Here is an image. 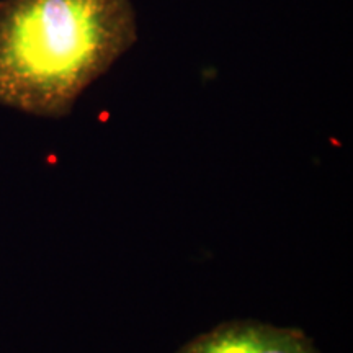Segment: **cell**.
<instances>
[{"instance_id":"obj_1","label":"cell","mask_w":353,"mask_h":353,"mask_svg":"<svg viewBox=\"0 0 353 353\" xmlns=\"http://www.w3.org/2000/svg\"><path fill=\"white\" fill-rule=\"evenodd\" d=\"M136 39L131 0H0V107L64 117Z\"/></svg>"},{"instance_id":"obj_2","label":"cell","mask_w":353,"mask_h":353,"mask_svg":"<svg viewBox=\"0 0 353 353\" xmlns=\"http://www.w3.org/2000/svg\"><path fill=\"white\" fill-rule=\"evenodd\" d=\"M176 353H317L303 330L259 321H231L200 334Z\"/></svg>"}]
</instances>
